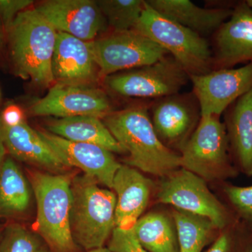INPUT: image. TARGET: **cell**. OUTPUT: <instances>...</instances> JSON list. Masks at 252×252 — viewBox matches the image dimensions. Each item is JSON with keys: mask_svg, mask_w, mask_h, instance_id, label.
<instances>
[{"mask_svg": "<svg viewBox=\"0 0 252 252\" xmlns=\"http://www.w3.org/2000/svg\"><path fill=\"white\" fill-rule=\"evenodd\" d=\"M102 121L128 153L126 162L129 166L160 178L180 168V154L158 137L146 107L113 111Z\"/></svg>", "mask_w": 252, "mask_h": 252, "instance_id": "cell-1", "label": "cell"}, {"mask_svg": "<svg viewBox=\"0 0 252 252\" xmlns=\"http://www.w3.org/2000/svg\"><path fill=\"white\" fill-rule=\"evenodd\" d=\"M6 33L16 74L40 87L52 85L56 30L34 8L20 13Z\"/></svg>", "mask_w": 252, "mask_h": 252, "instance_id": "cell-2", "label": "cell"}, {"mask_svg": "<svg viewBox=\"0 0 252 252\" xmlns=\"http://www.w3.org/2000/svg\"><path fill=\"white\" fill-rule=\"evenodd\" d=\"M84 174L72 179L71 233L74 243L86 251L104 247L116 228L117 198Z\"/></svg>", "mask_w": 252, "mask_h": 252, "instance_id": "cell-3", "label": "cell"}, {"mask_svg": "<svg viewBox=\"0 0 252 252\" xmlns=\"http://www.w3.org/2000/svg\"><path fill=\"white\" fill-rule=\"evenodd\" d=\"M72 179L67 175L35 172L32 187L36 203V228L54 252H74L71 233Z\"/></svg>", "mask_w": 252, "mask_h": 252, "instance_id": "cell-4", "label": "cell"}, {"mask_svg": "<svg viewBox=\"0 0 252 252\" xmlns=\"http://www.w3.org/2000/svg\"><path fill=\"white\" fill-rule=\"evenodd\" d=\"M135 30L165 49L189 76L213 70V56L206 39L157 12L146 1Z\"/></svg>", "mask_w": 252, "mask_h": 252, "instance_id": "cell-5", "label": "cell"}, {"mask_svg": "<svg viewBox=\"0 0 252 252\" xmlns=\"http://www.w3.org/2000/svg\"><path fill=\"white\" fill-rule=\"evenodd\" d=\"M180 153V167L207 183H222L239 175L230 157L224 123L217 116L200 118Z\"/></svg>", "mask_w": 252, "mask_h": 252, "instance_id": "cell-6", "label": "cell"}, {"mask_svg": "<svg viewBox=\"0 0 252 252\" xmlns=\"http://www.w3.org/2000/svg\"><path fill=\"white\" fill-rule=\"evenodd\" d=\"M162 179L157 193L158 203L208 219L220 230L238 223L234 214L210 191L207 182L193 172L180 167Z\"/></svg>", "mask_w": 252, "mask_h": 252, "instance_id": "cell-7", "label": "cell"}, {"mask_svg": "<svg viewBox=\"0 0 252 252\" xmlns=\"http://www.w3.org/2000/svg\"><path fill=\"white\" fill-rule=\"evenodd\" d=\"M188 73L170 54L157 62L104 78L109 90L122 97L161 98L178 94Z\"/></svg>", "mask_w": 252, "mask_h": 252, "instance_id": "cell-8", "label": "cell"}, {"mask_svg": "<svg viewBox=\"0 0 252 252\" xmlns=\"http://www.w3.org/2000/svg\"><path fill=\"white\" fill-rule=\"evenodd\" d=\"M91 43L99 77L149 65L168 55L158 44L135 30L112 32Z\"/></svg>", "mask_w": 252, "mask_h": 252, "instance_id": "cell-9", "label": "cell"}, {"mask_svg": "<svg viewBox=\"0 0 252 252\" xmlns=\"http://www.w3.org/2000/svg\"><path fill=\"white\" fill-rule=\"evenodd\" d=\"M31 112L35 116L103 119L113 110L108 96L94 84H55L44 97L34 102Z\"/></svg>", "mask_w": 252, "mask_h": 252, "instance_id": "cell-10", "label": "cell"}, {"mask_svg": "<svg viewBox=\"0 0 252 252\" xmlns=\"http://www.w3.org/2000/svg\"><path fill=\"white\" fill-rule=\"evenodd\" d=\"M201 117H220L239 97L252 89V63L237 69L212 70L189 76Z\"/></svg>", "mask_w": 252, "mask_h": 252, "instance_id": "cell-11", "label": "cell"}, {"mask_svg": "<svg viewBox=\"0 0 252 252\" xmlns=\"http://www.w3.org/2000/svg\"><path fill=\"white\" fill-rule=\"evenodd\" d=\"M152 124L164 145L182 148L200 122V106L195 94H175L157 99L152 108Z\"/></svg>", "mask_w": 252, "mask_h": 252, "instance_id": "cell-12", "label": "cell"}, {"mask_svg": "<svg viewBox=\"0 0 252 252\" xmlns=\"http://www.w3.org/2000/svg\"><path fill=\"white\" fill-rule=\"evenodd\" d=\"M34 9L56 31L81 40H95L108 26L97 2L92 0H49Z\"/></svg>", "mask_w": 252, "mask_h": 252, "instance_id": "cell-13", "label": "cell"}, {"mask_svg": "<svg viewBox=\"0 0 252 252\" xmlns=\"http://www.w3.org/2000/svg\"><path fill=\"white\" fill-rule=\"evenodd\" d=\"M64 166L80 169L99 183L112 188L113 180L121 164L109 152L95 144L72 142L47 131H38Z\"/></svg>", "mask_w": 252, "mask_h": 252, "instance_id": "cell-14", "label": "cell"}, {"mask_svg": "<svg viewBox=\"0 0 252 252\" xmlns=\"http://www.w3.org/2000/svg\"><path fill=\"white\" fill-rule=\"evenodd\" d=\"M245 63H252V7L243 1L215 32L213 70Z\"/></svg>", "mask_w": 252, "mask_h": 252, "instance_id": "cell-15", "label": "cell"}, {"mask_svg": "<svg viewBox=\"0 0 252 252\" xmlns=\"http://www.w3.org/2000/svg\"><path fill=\"white\" fill-rule=\"evenodd\" d=\"M52 73L56 84H94L99 71L91 41L58 32Z\"/></svg>", "mask_w": 252, "mask_h": 252, "instance_id": "cell-16", "label": "cell"}, {"mask_svg": "<svg viewBox=\"0 0 252 252\" xmlns=\"http://www.w3.org/2000/svg\"><path fill=\"white\" fill-rule=\"evenodd\" d=\"M117 198L116 228H132L147 208L152 190V182L140 170L122 165L113 180Z\"/></svg>", "mask_w": 252, "mask_h": 252, "instance_id": "cell-17", "label": "cell"}, {"mask_svg": "<svg viewBox=\"0 0 252 252\" xmlns=\"http://www.w3.org/2000/svg\"><path fill=\"white\" fill-rule=\"evenodd\" d=\"M0 138L6 151L21 161L51 171H61L66 167L39 132L26 122L14 127L0 122Z\"/></svg>", "mask_w": 252, "mask_h": 252, "instance_id": "cell-18", "label": "cell"}, {"mask_svg": "<svg viewBox=\"0 0 252 252\" xmlns=\"http://www.w3.org/2000/svg\"><path fill=\"white\" fill-rule=\"evenodd\" d=\"M224 125L232 161L239 173L252 177V89L225 110Z\"/></svg>", "mask_w": 252, "mask_h": 252, "instance_id": "cell-19", "label": "cell"}, {"mask_svg": "<svg viewBox=\"0 0 252 252\" xmlns=\"http://www.w3.org/2000/svg\"><path fill=\"white\" fill-rule=\"evenodd\" d=\"M157 12L198 33L200 35L216 32L229 19L233 7L202 8L189 0H148Z\"/></svg>", "mask_w": 252, "mask_h": 252, "instance_id": "cell-20", "label": "cell"}, {"mask_svg": "<svg viewBox=\"0 0 252 252\" xmlns=\"http://www.w3.org/2000/svg\"><path fill=\"white\" fill-rule=\"evenodd\" d=\"M47 129L51 133L65 140L95 144L112 153H126L99 118L88 116L60 118L50 122Z\"/></svg>", "mask_w": 252, "mask_h": 252, "instance_id": "cell-21", "label": "cell"}, {"mask_svg": "<svg viewBox=\"0 0 252 252\" xmlns=\"http://www.w3.org/2000/svg\"><path fill=\"white\" fill-rule=\"evenodd\" d=\"M31 188L17 164L6 158L0 165V218L24 215L31 202Z\"/></svg>", "mask_w": 252, "mask_h": 252, "instance_id": "cell-22", "label": "cell"}, {"mask_svg": "<svg viewBox=\"0 0 252 252\" xmlns=\"http://www.w3.org/2000/svg\"><path fill=\"white\" fill-rule=\"evenodd\" d=\"M132 228L147 252H180L173 220L162 212H149L140 217Z\"/></svg>", "mask_w": 252, "mask_h": 252, "instance_id": "cell-23", "label": "cell"}, {"mask_svg": "<svg viewBox=\"0 0 252 252\" xmlns=\"http://www.w3.org/2000/svg\"><path fill=\"white\" fill-rule=\"evenodd\" d=\"M172 218L180 252H201L220 231L208 219L177 209L172 210Z\"/></svg>", "mask_w": 252, "mask_h": 252, "instance_id": "cell-24", "label": "cell"}, {"mask_svg": "<svg viewBox=\"0 0 252 252\" xmlns=\"http://www.w3.org/2000/svg\"><path fill=\"white\" fill-rule=\"evenodd\" d=\"M96 2L113 32L135 30L145 4L142 0H99Z\"/></svg>", "mask_w": 252, "mask_h": 252, "instance_id": "cell-25", "label": "cell"}, {"mask_svg": "<svg viewBox=\"0 0 252 252\" xmlns=\"http://www.w3.org/2000/svg\"><path fill=\"white\" fill-rule=\"evenodd\" d=\"M221 192L225 205L239 221L252 228V186L238 187L222 182Z\"/></svg>", "mask_w": 252, "mask_h": 252, "instance_id": "cell-26", "label": "cell"}, {"mask_svg": "<svg viewBox=\"0 0 252 252\" xmlns=\"http://www.w3.org/2000/svg\"><path fill=\"white\" fill-rule=\"evenodd\" d=\"M41 250L37 237L19 224L6 227L0 242V252H39Z\"/></svg>", "mask_w": 252, "mask_h": 252, "instance_id": "cell-27", "label": "cell"}, {"mask_svg": "<svg viewBox=\"0 0 252 252\" xmlns=\"http://www.w3.org/2000/svg\"><path fill=\"white\" fill-rule=\"evenodd\" d=\"M108 248L114 252H149L139 243L132 228H114Z\"/></svg>", "mask_w": 252, "mask_h": 252, "instance_id": "cell-28", "label": "cell"}, {"mask_svg": "<svg viewBox=\"0 0 252 252\" xmlns=\"http://www.w3.org/2000/svg\"><path fill=\"white\" fill-rule=\"evenodd\" d=\"M31 0H0V27L7 32L20 13L29 9Z\"/></svg>", "mask_w": 252, "mask_h": 252, "instance_id": "cell-29", "label": "cell"}, {"mask_svg": "<svg viewBox=\"0 0 252 252\" xmlns=\"http://www.w3.org/2000/svg\"><path fill=\"white\" fill-rule=\"evenodd\" d=\"M233 252H252V228L240 221L235 226Z\"/></svg>", "mask_w": 252, "mask_h": 252, "instance_id": "cell-30", "label": "cell"}, {"mask_svg": "<svg viewBox=\"0 0 252 252\" xmlns=\"http://www.w3.org/2000/svg\"><path fill=\"white\" fill-rule=\"evenodd\" d=\"M236 225L220 230L207 252H233Z\"/></svg>", "mask_w": 252, "mask_h": 252, "instance_id": "cell-31", "label": "cell"}, {"mask_svg": "<svg viewBox=\"0 0 252 252\" xmlns=\"http://www.w3.org/2000/svg\"><path fill=\"white\" fill-rule=\"evenodd\" d=\"M0 122L9 127L20 125L25 122L24 112L17 104H9L1 113Z\"/></svg>", "mask_w": 252, "mask_h": 252, "instance_id": "cell-32", "label": "cell"}, {"mask_svg": "<svg viewBox=\"0 0 252 252\" xmlns=\"http://www.w3.org/2000/svg\"><path fill=\"white\" fill-rule=\"evenodd\" d=\"M6 149L5 148L2 140L0 138V165L2 163L5 159V154H6Z\"/></svg>", "mask_w": 252, "mask_h": 252, "instance_id": "cell-33", "label": "cell"}, {"mask_svg": "<svg viewBox=\"0 0 252 252\" xmlns=\"http://www.w3.org/2000/svg\"><path fill=\"white\" fill-rule=\"evenodd\" d=\"M87 252H114L112 251L109 248H105V247H102V248H98L93 249V250H89Z\"/></svg>", "mask_w": 252, "mask_h": 252, "instance_id": "cell-34", "label": "cell"}, {"mask_svg": "<svg viewBox=\"0 0 252 252\" xmlns=\"http://www.w3.org/2000/svg\"><path fill=\"white\" fill-rule=\"evenodd\" d=\"M3 42H4V34H3L2 28L0 27V49L2 47Z\"/></svg>", "mask_w": 252, "mask_h": 252, "instance_id": "cell-35", "label": "cell"}, {"mask_svg": "<svg viewBox=\"0 0 252 252\" xmlns=\"http://www.w3.org/2000/svg\"><path fill=\"white\" fill-rule=\"evenodd\" d=\"M247 1V3H248V4L249 5H250V6H252V0H248V1Z\"/></svg>", "mask_w": 252, "mask_h": 252, "instance_id": "cell-36", "label": "cell"}, {"mask_svg": "<svg viewBox=\"0 0 252 252\" xmlns=\"http://www.w3.org/2000/svg\"><path fill=\"white\" fill-rule=\"evenodd\" d=\"M46 252L45 251H44V250H41L40 252Z\"/></svg>", "mask_w": 252, "mask_h": 252, "instance_id": "cell-37", "label": "cell"}]
</instances>
